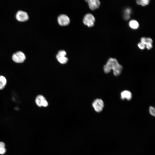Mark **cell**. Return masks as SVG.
<instances>
[{"label": "cell", "mask_w": 155, "mask_h": 155, "mask_svg": "<svg viewBox=\"0 0 155 155\" xmlns=\"http://www.w3.org/2000/svg\"><path fill=\"white\" fill-rule=\"evenodd\" d=\"M95 21V18L91 13L86 14L84 17L83 22L84 24L88 27H90L93 26Z\"/></svg>", "instance_id": "3957f363"}, {"label": "cell", "mask_w": 155, "mask_h": 155, "mask_svg": "<svg viewBox=\"0 0 155 155\" xmlns=\"http://www.w3.org/2000/svg\"><path fill=\"white\" fill-rule=\"evenodd\" d=\"M35 102L37 105L39 107H47L48 103L45 97L42 95L37 96L35 99Z\"/></svg>", "instance_id": "5b68a950"}, {"label": "cell", "mask_w": 155, "mask_h": 155, "mask_svg": "<svg viewBox=\"0 0 155 155\" xmlns=\"http://www.w3.org/2000/svg\"><path fill=\"white\" fill-rule=\"evenodd\" d=\"M131 10L129 8H127L125 9L123 12V17L125 20H128L130 18Z\"/></svg>", "instance_id": "4fadbf2b"}, {"label": "cell", "mask_w": 155, "mask_h": 155, "mask_svg": "<svg viewBox=\"0 0 155 155\" xmlns=\"http://www.w3.org/2000/svg\"><path fill=\"white\" fill-rule=\"evenodd\" d=\"M141 42L144 44L148 50H150L152 48L153 40L150 38L142 37L140 39Z\"/></svg>", "instance_id": "ba28073f"}, {"label": "cell", "mask_w": 155, "mask_h": 155, "mask_svg": "<svg viewBox=\"0 0 155 155\" xmlns=\"http://www.w3.org/2000/svg\"><path fill=\"white\" fill-rule=\"evenodd\" d=\"M6 152L5 145L4 142H0V154L3 155Z\"/></svg>", "instance_id": "9a60e30c"}, {"label": "cell", "mask_w": 155, "mask_h": 155, "mask_svg": "<svg viewBox=\"0 0 155 155\" xmlns=\"http://www.w3.org/2000/svg\"><path fill=\"white\" fill-rule=\"evenodd\" d=\"M136 2L138 5L144 6L149 4L150 1L149 0H137L136 1Z\"/></svg>", "instance_id": "2e32d148"}, {"label": "cell", "mask_w": 155, "mask_h": 155, "mask_svg": "<svg viewBox=\"0 0 155 155\" xmlns=\"http://www.w3.org/2000/svg\"><path fill=\"white\" fill-rule=\"evenodd\" d=\"M7 80L6 78L2 75H0V90L4 88L7 83Z\"/></svg>", "instance_id": "5bb4252c"}, {"label": "cell", "mask_w": 155, "mask_h": 155, "mask_svg": "<svg viewBox=\"0 0 155 155\" xmlns=\"http://www.w3.org/2000/svg\"><path fill=\"white\" fill-rule=\"evenodd\" d=\"M137 46L139 48L142 50L144 49L146 47L145 45L141 42L138 43Z\"/></svg>", "instance_id": "ac0fdd59"}, {"label": "cell", "mask_w": 155, "mask_h": 155, "mask_svg": "<svg viewBox=\"0 0 155 155\" xmlns=\"http://www.w3.org/2000/svg\"><path fill=\"white\" fill-rule=\"evenodd\" d=\"M56 58L58 61L62 64L66 63L68 61V58L66 56L57 54L56 55Z\"/></svg>", "instance_id": "8fae6325"}, {"label": "cell", "mask_w": 155, "mask_h": 155, "mask_svg": "<svg viewBox=\"0 0 155 155\" xmlns=\"http://www.w3.org/2000/svg\"><path fill=\"white\" fill-rule=\"evenodd\" d=\"M26 58L24 54L22 51H18L14 53L12 56L13 61L16 63H21L23 62Z\"/></svg>", "instance_id": "277c9868"}, {"label": "cell", "mask_w": 155, "mask_h": 155, "mask_svg": "<svg viewBox=\"0 0 155 155\" xmlns=\"http://www.w3.org/2000/svg\"><path fill=\"white\" fill-rule=\"evenodd\" d=\"M86 1L88 3L90 8L92 10L98 8L100 4L99 0H87Z\"/></svg>", "instance_id": "9c48e42d"}, {"label": "cell", "mask_w": 155, "mask_h": 155, "mask_svg": "<svg viewBox=\"0 0 155 155\" xmlns=\"http://www.w3.org/2000/svg\"><path fill=\"white\" fill-rule=\"evenodd\" d=\"M132 96L131 93L128 90H124L121 93V98L122 100L126 99L128 100H130L131 99Z\"/></svg>", "instance_id": "30bf717a"}, {"label": "cell", "mask_w": 155, "mask_h": 155, "mask_svg": "<svg viewBox=\"0 0 155 155\" xmlns=\"http://www.w3.org/2000/svg\"><path fill=\"white\" fill-rule=\"evenodd\" d=\"M103 69L106 73H109L112 70L114 75L118 76L121 74L123 67L116 59L111 57L108 59L106 63L104 66Z\"/></svg>", "instance_id": "6da1fadb"}, {"label": "cell", "mask_w": 155, "mask_h": 155, "mask_svg": "<svg viewBox=\"0 0 155 155\" xmlns=\"http://www.w3.org/2000/svg\"><path fill=\"white\" fill-rule=\"evenodd\" d=\"M149 111L150 114L152 116H154L155 111L154 108L152 106H150L149 108Z\"/></svg>", "instance_id": "e0dca14e"}, {"label": "cell", "mask_w": 155, "mask_h": 155, "mask_svg": "<svg viewBox=\"0 0 155 155\" xmlns=\"http://www.w3.org/2000/svg\"><path fill=\"white\" fill-rule=\"evenodd\" d=\"M58 21L59 24L61 26H66L68 25L70 20L69 17L65 14H61L58 18Z\"/></svg>", "instance_id": "8992f818"}, {"label": "cell", "mask_w": 155, "mask_h": 155, "mask_svg": "<svg viewBox=\"0 0 155 155\" xmlns=\"http://www.w3.org/2000/svg\"><path fill=\"white\" fill-rule=\"evenodd\" d=\"M16 18L19 21L24 22L28 20L29 17L27 13L25 11L20 10L16 13Z\"/></svg>", "instance_id": "52a82bcc"}, {"label": "cell", "mask_w": 155, "mask_h": 155, "mask_svg": "<svg viewBox=\"0 0 155 155\" xmlns=\"http://www.w3.org/2000/svg\"><path fill=\"white\" fill-rule=\"evenodd\" d=\"M129 27L133 30H136L139 27V24L138 22L134 20H131L129 23Z\"/></svg>", "instance_id": "7c38bea8"}, {"label": "cell", "mask_w": 155, "mask_h": 155, "mask_svg": "<svg viewBox=\"0 0 155 155\" xmlns=\"http://www.w3.org/2000/svg\"><path fill=\"white\" fill-rule=\"evenodd\" d=\"M92 106L96 112L100 113L103 110L104 108V102L101 99H96L93 101Z\"/></svg>", "instance_id": "7a4b0ae2"}]
</instances>
